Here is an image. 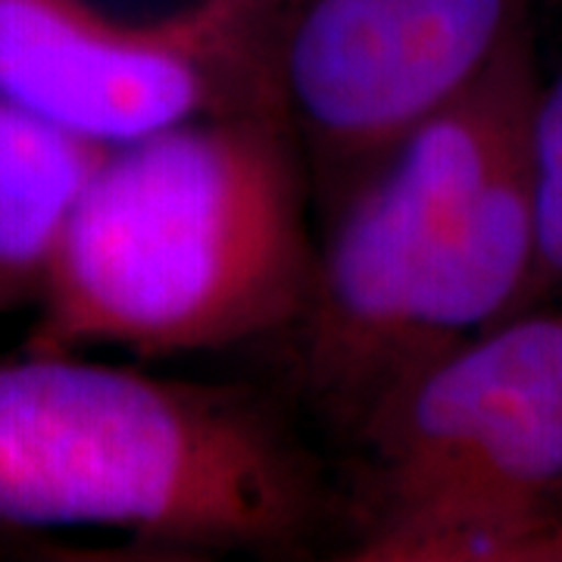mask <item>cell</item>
Listing matches in <instances>:
<instances>
[{
	"label": "cell",
	"mask_w": 562,
	"mask_h": 562,
	"mask_svg": "<svg viewBox=\"0 0 562 562\" xmlns=\"http://www.w3.org/2000/svg\"><path fill=\"white\" fill-rule=\"evenodd\" d=\"M328 513L319 460L247 384L0 357L3 538L101 528L181 557L294 553Z\"/></svg>",
	"instance_id": "cell-3"
},
{
	"label": "cell",
	"mask_w": 562,
	"mask_h": 562,
	"mask_svg": "<svg viewBox=\"0 0 562 562\" xmlns=\"http://www.w3.org/2000/svg\"><path fill=\"white\" fill-rule=\"evenodd\" d=\"M228 3L238 10H247V13H257V16H266L276 7V0H228Z\"/></svg>",
	"instance_id": "cell-9"
},
{
	"label": "cell",
	"mask_w": 562,
	"mask_h": 562,
	"mask_svg": "<svg viewBox=\"0 0 562 562\" xmlns=\"http://www.w3.org/2000/svg\"><path fill=\"white\" fill-rule=\"evenodd\" d=\"M0 103L94 147L276 106L262 16L201 0L154 22L88 0H0Z\"/></svg>",
	"instance_id": "cell-6"
},
{
	"label": "cell",
	"mask_w": 562,
	"mask_h": 562,
	"mask_svg": "<svg viewBox=\"0 0 562 562\" xmlns=\"http://www.w3.org/2000/svg\"><path fill=\"white\" fill-rule=\"evenodd\" d=\"M103 147L0 103V316L41 301L66 216Z\"/></svg>",
	"instance_id": "cell-7"
},
{
	"label": "cell",
	"mask_w": 562,
	"mask_h": 562,
	"mask_svg": "<svg viewBox=\"0 0 562 562\" xmlns=\"http://www.w3.org/2000/svg\"><path fill=\"white\" fill-rule=\"evenodd\" d=\"M531 0H276L262 16L281 116L319 220L531 29Z\"/></svg>",
	"instance_id": "cell-5"
},
{
	"label": "cell",
	"mask_w": 562,
	"mask_h": 562,
	"mask_svg": "<svg viewBox=\"0 0 562 562\" xmlns=\"http://www.w3.org/2000/svg\"><path fill=\"white\" fill-rule=\"evenodd\" d=\"M360 562H562V303L450 347L350 435Z\"/></svg>",
	"instance_id": "cell-4"
},
{
	"label": "cell",
	"mask_w": 562,
	"mask_h": 562,
	"mask_svg": "<svg viewBox=\"0 0 562 562\" xmlns=\"http://www.w3.org/2000/svg\"><path fill=\"white\" fill-rule=\"evenodd\" d=\"M319 241L301 144L276 106L210 113L103 150L25 338L35 353H216L291 331Z\"/></svg>",
	"instance_id": "cell-2"
},
{
	"label": "cell",
	"mask_w": 562,
	"mask_h": 562,
	"mask_svg": "<svg viewBox=\"0 0 562 562\" xmlns=\"http://www.w3.org/2000/svg\"><path fill=\"white\" fill-rule=\"evenodd\" d=\"M531 201H535V306L562 303V66L538 85L528 122Z\"/></svg>",
	"instance_id": "cell-8"
},
{
	"label": "cell",
	"mask_w": 562,
	"mask_h": 562,
	"mask_svg": "<svg viewBox=\"0 0 562 562\" xmlns=\"http://www.w3.org/2000/svg\"><path fill=\"white\" fill-rule=\"evenodd\" d=\"M538 85L528 29L319 220L291 331L303 394L347 438L409 372L535 306Z\"/></svg>",
	"instance_id": "cell-1"
}]
</instances>
